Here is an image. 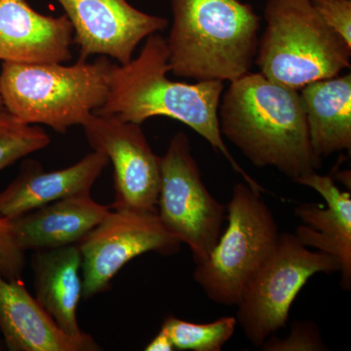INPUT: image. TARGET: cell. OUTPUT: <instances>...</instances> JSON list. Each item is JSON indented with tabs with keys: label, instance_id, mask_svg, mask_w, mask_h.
<instances>
[{
	"label": "cell",
	"instance_id": "cell-3",
	"mask_svg": "<svg viewBox=\"0 0 351 351\" xmlns=\"http://www.w3.org/2000/svg\"><path fill=\"white\" fill-rule=\"evenodd\" d=\"M166 39L171 73L196 82H234L250 73L261 20L240 0H171Z\"/></svg>",
	"mask_w": 351,
	"mask_h": 351
},
{
	"label": "cell",
	"instance_id": "cell-4",
	"mask_svg": "<svg viewBox=\"0 0 351 351\" xmlns=\"http://www.w3.org/2000/svg\"><path fill=\"white\" fill-rule=\"evenodd\" d=\"M110 58L63 64H2L0 91L7 112L29 125L60 134L80 125L103 107L110 90Z\"/></svg>",
	"mask_w": 351,
	"mask_h": 351
},
{
	"label": "cell",
	"instance_id": "cell-5",
	"mask_svg": "<svg viewBox=\"0 0 351 351\" xmlns=\"http://www.w3.org/2000/svg\"><path fill=\"white\" fill-rule=\"evenodd\" d=\"M255 62L270 82L300 90L350 69L351 46L311 0H267Z\"/></svg>",
	"mask_w": 351,
	"mask_h": 351
},
{
	"label": "cell",
	"instance_id": "cell-10",
	"mask_svg": "<svg viewBox=\"0 0 351 351\" xmlns=\"http://www.w3.org/2000/svg\"><path fill=\"white\" fill-rule=\"evenodd\" d=\"M82 128L93 151L107 156L112 164L115 199L110 208L157 213L161 158L140 124L93 113Z\"/></svg>",
	"mask_w": 351,
	"mask_h": 351
},
{
	"label": "cell",
	"instance_id": "cell-20",
	"mask_svg": "<svg viewBox=\"0 0 351 351\" xmlns=\"http://www.w3.org/2000/svg\"><path fill=\"white\" fill-rule=\"evenodd\" d=\"M50 143L41 127L23 123L6 110L0 113V171L45 149Z\"/></svg>",
	"mask_w": 351,
	"mask_h": 351
},
{
	"label": "cell",
	"instance_id": "cell-2",
	"mask_svg": "<svg viewBox=\"0 0 351 351\" xmlns=\"http://www.w3.org/2000/svg\"><path fill=\"white\" fill-rule=\"evenodd\" d=\"M219 122L221 135L256 167L274 168L295 182L322 166L311 145L300 91L261 73L230 82L221 95Z\"/></svg>",
	"mask_w": 351,
	"mask_h": 351
},
{
	"label": "cell",
	"instance_id": "cell-19",
	"mask_svg": "<svg viewBox=\"0 0 351 351\" xmlns=\"http://www.w3.org/2000/svg\"><path fill=\"white\" fill-rule=\"evenodd\" d=\"M162 326L167 330L175 350L221 351L234 334L237 321L226 316L214 322L198 324L169 316Z\"/></svg>",
	"mask_w": 351,
	"mask_h": 351
},
{
	"label": "cell",
	"instance_id": "cell-23",
	"mask_svg": "<svg viewBox=\"0 0 351 351\" xmlns=\"http://www.w3.org/2000/svg\"><path fill=\"white\" fill-rule=\"evenodd\" d=\"M328 25L351 46V0H311Z\"/></svg>",
	"mask_w": 351,
	"mask_h": 351
},
{
	"label": "cell",
	"instance_id": "cell-7",
	"mask_svg": "<svg viewBox=\"0 0 351 351\" xmlns=\"http://www.w3.org/2000/svg\"><path fill=\"white\" fill-rule=\"evenodd\" d=\"M339 263L308 250L292 233H280L276 248L244 291L237 304V325L257 348L285 326L291 306L307 281L317 274L339 272Z\"/></svg>",
	"mask_w": 351,
	"mask_h": 351
},
{
	"label": "cell",
	"instance_id": "cell-16",
	"mask_svg": "<svg viewBox=\"0 0 351 351\" xmlns=\"http://www.w3.org/2000/svg\"><path fill=\"white\" fill-rule=\"evenodd\" d=\"M110 210V206L84 193L55 201L8 221L23 250H47L80 244Z\"/></svg>",
	"mask_w": 351,
	"mask_h": 351
},
{
	"label": "cell",
	"instance_id": "cell-14",
	"mask_svg": "<svg viewBox=\"0 0 351 351\" xmlns=\"http://www.w3.org/2000/svg\"><path fill=\"white\" fill-rule=\"evenodd\" d=\"M314 189L324 200L326 208L314 203H301L294 213L302 221L295 237L306 247L332 256L339 263L341 287L351 286V195L341 191L331 176L316 172L304 176L295 182Z\"/></svg>",
	"mask_w": 351,
	"mask_h": 351
},
{
	"label": "cell",
	"instance_id": "cell-26",
	"mask_svg": "<svg viewBox=\"0 0 351 351\" xmlns=\"http://www.w3.org/2000/svg\"><path fill=\"white\" fill-rule=\"evenodd\" d=\"M5 350V345H4L3 339H0V350Z\"/></svg>",
	"mask_w": 351,
	"mask_h": 351
},
{
	"label": "cell",
	"instance_id": "cell-17",
	"mask_svg": "<svg viewBox=\"0 0 351 351\" xmlns=\"http://www.w3.org/2000/svg\"><path fill=\"white\" fill-rule=\"evenodd\" d=\"M31 265L38 304L66 334L85 332L76 317L82 298V256L78 244L34 251Z\"/></svg>",
	"mask_w": 351,
	"mask_h": 351
},
{
	"label": "cell",
	"instance_id": "cell-22",
	"mask_svg": "<svg viewBox=\"0 0 351 351\" xmlns=\"http://www.w3.org/2000/svg\"><path fill=\"white\" fill-rule=\"evenodd\" d=\"M25 267V252L16 241L8 219L0 217V277L22 280Z\"/></svg>",
	"mask_w": 351,
	"mask_h": 351
},
{
	"label": "cell",
	"instance_id": "cell-24",
	"mask_svg": "<svg viewBox=\"0 0 351 351\" xmlns=\"http://www.w3.org/2000/svg\"><path fill=\"white\" fill-rule=\"evenodd\" d=\"M145 351H172L175 350L174 345L171 341L167 330L163 326L161 327L158 334L152 339L145 348Z\"/></svg>",
	"mask_w": 351,
	"mask_h": 351
},
{
	"label": "cell",
	"instance_id": "cell-18",
	"mask_svg": "<svg viewBox=\"0 0 351 351\" xmlns=\"http://www.w3.org/2000/svg\"><path fill=\"white\" fill-rule=\"evenodd\" d=\"M314 152L323 158L351 149V73L300 90Z\"/></svg>",
	"mask_w": 351,
	"mask_h": 351
},
{
	"label": "cell",
	"instance_id": "cell-25",
	"mask_svg": "<svg viewBox=\"0 0 351 351\" xmlns=\"http://www.w3.org/2000/svg\"><path fill=\"white\" fill-rule=\"evenodd\" d=\"M5 108H4L3 101H2L1 91H0V113L4 112Z\"/></svg>",
	"mask_w": 351,
	"mask_h": 351
},
{
	"label": "cell",
	"instance_id": "cell-6",
	"mask_svg": "<svg viewBox=\"0 0 351 351\" xmlns=\"http://www.w3.org/2000/svg\"><path fill=\"white\" fill-rule=\"evenodd\" d=\"M226 211L228 226L209 257L196 263L193 278L212 302L237 306L280 232L262 193L245 182L235 184Z\"/></svg>",
	"mask_w": 351,
	"mask_h": 351
},
{
	"label": "cell",
	"instance_id": "cell-11",
	"mask_svg": "<svg viewBox=\"0 0 351 351\" xmlns=\"http://www.w3.org/2000/svg\"><path fill=\"white\" fill-rule=\"evenodd\" d=\"M73 27L78 59L106 56L126 64L138 44L168 27L167 19L149 15L127 0H57Z\"/></svg>",
	"mask_w": 351,
	"mask_h": 351
},
{
	"label": "cell",
	"instance_id": "cell-9",
	"mask_svg": "<svg viewBox=\"0 0 351 351\" xmlns=\"http://www.w3.org/2000/svg\"><path fill=\"white\" fill-rule=\"evenodd\" d=\"M182 244L156 212L110 208L78 244L82 256V297L87 300L110 290L112 279L133 258L149 252L176 255Z\"/></svg>",
	"mask_w": 351,
	"mask_h": 351
},
{
	"label": "cell",
	"instance_id": "cell-8",
	"mask_svg": "<svg viewBox=\"0 0 351 351\" xmlns=\"http://www.w3.org/2000/svg\"><path fill=\"white\" fill-rule=\"evenodd\" d=\"M160 158L157 215L168 232L188 245L195 263L204 262L221 237L226 206L205 186L186 134H175Z\"/></svg>",
	"mask_w": 351,
	"mask_h": 351
},
{
	"label": "cell",
	"instance_id": "cell-12",
	"mask_svg": "<svg viewBox=\"0 0 351 351\" xmlns=\"http://www.w3.org/2000/svg\"><path fill=\"white\" fill-rule=\"evenodd\" d=\"M73 27L66 15L34 10L27 0H0V61L64 64L73 58Z\"/></svg>",
	"mask_w": 351,
	"mask_h": 351
},
{
	"label": "cell",
	"instance_id": "cell-13",
	"mask_svg": "<svg viewBox=\"0 0 351 351\" xmlns=\"http://www.w3.org/2000/svg\"><path fill=\"white\" fill-rule=\"evenodd\" d=\"M0 331L10 351H98L87 332L71 336L58 326L22 280L0 277Z\"/></svg>",
	"mask_w": 351,
	"mask_h": 351
},
{
	"label": "cell",
	"instance_id": "cell-21",
	"mask_svg": "<svg viewBox=\"0 0 351 351\" xmlns=\"http://www.w3.org/2000/svg\"><path fill=\"white\" fill-rule=\"evenodd\" d=\"M265 351H323L328 350L317 325L309 321L295 322L288 337L283 339L269 337L263 346Z\"/></svg>",
	"mask_w": 351,
	"mask_h": 351
},
{
	"label": "cell",
	"instance_id": "cell-15",
	"mask_svg": "<svg viewBox=\"0 0 351 351\" xmlns=\"http://www.w3.org/2000/svg\"><path fill=\"white\" fill-rule=\"evenodd\" d=\"M110 160L93 151L64 169L46 172L34 159H25L17 177L0 191V217L12 219L69 196L90 193Z\"/></svg>",
	"mask_w": 351,
	"mask_h": 351
},
{
	"label": "cell",
	"instance_id": "cell-1",
	"mask_svg": "<svg viewBox=\"0 0 351 351\" xmlns=\"http://www.w3.org/2000/svg\"><path fill=\"white\" fill-rule=\"evenodd\" d=\"M166 38L158 32L145 40L140 54L126 64H112L107 101L96 114L115 115L142 125L152 117L178 120L221 152L232 169L258 193H267L235 160L223 143L219 107L225 85L218 80L189 83L173 82Z\"/></svg>",
	"mask_w": 351,
	"mask_h": 351
}]
</instances>
